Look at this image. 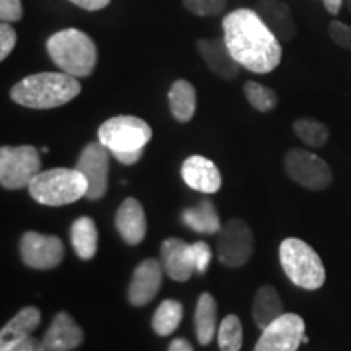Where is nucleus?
Returning a JSON list of instances; mask_svg holds the SVG:
<instances>
[{"instance_id":"30","label":"nucleus","mask_w":351,"mask_h":351,"mask_svg":"<svg viewBox=\"0 0 351 351\" xmlns=\"http://www.w3.org/2000/svg\"><path fill=\"white\" fill-rule=\"evenodd\" d=\"M228 0H182L184 7L197 16H215L225 10Z\"/></svg>"},{"instance_id":"19","label":"nucleus","mask_w":351,"mask_h":351,"mask_svg":"<svg viewBox=\"0 0 351 351\" xmlns=\"http://www.w3.org/2000/svg\"><path fill=\"white\" fill-rule=\"evenodd\" d=\"M256 12L280 41H291L296 36V23L287 3L280 0H258Z\"/></svg>"},{"instance_id":"25","label":"nucleus","mask_w":351,"mask_h":351,"mask_svg":"<svg viewBox=\"0 0 351 351\" xmlns=\"http://www.w3.org/2000/svg\"><path fill=\"white\" fill-rule=\"evenodd\" d=\"M217 301L210 293H204L195 307V333L200 345L207 346L213 340L217 330Z\"/></svg>"},{"instance_id":"13","label":"nucleus","mask_w":351,"mask_h":351,"mask_svg":"<svg viewBox=\"0 0 351 351\" xmlns=\"http://www.w3.org/2000/svg\"><path fill=\"white\" fill-rule=\"evenodd\" d=\"M163 263L156 258H147L138 263L137 269L132 274L127 300L134 307L147 306L155 300L163 285Z\"/></svg>"},{"instance_id":"9","label":"nucleus","mask_w":351,"mask_h":351,"mask_svg":"<svg viewBox=\"0 0 351 351\" xmlns=\"http://www.w3.org/2000/svg\"><path fill=\"white\" fill-rule=\"evenodd\" d=\"M252 252L254 236L247 223L232 218L221 226L217 239V256L223 265L239 269L251 261Z\"/></svg>"},{"instance_id":"32","label":"nucleus","mask_w":351,"mask_h":351,"mask_svg":"<svg viewBox=\"0 0 351 351\" xmlns=\"http://www.w3.org/2000/svg\"><path fill=\"white\" fill-rule=\"evenodd\" d=\"M328 34L333 39L337 46L343 47V49L351 51V26L341 23L339 20H333L328 25Z\"/></svg>"},{"instance_id":"21","label":"nucleus","mask_w":351,"mask_h":351,"mask_svg":"<svg viewBox=\"0 0 351 351\" xmlns=\"http://www.w3.org/2000/svg\"><path fill=\"white\" fill-rule=\"evenodd\" d=\"M285 307L278 291L271 285H263L257 289L252 302V317L258 328H267L271 322L282 317Z\"/></svg>"},{"instance_id":"18","label":"nucleus","mask_w":351,"mask_h":351,"mask_svg":"<svg viewBox=\"0 0 351 351\" xmlns=\"http://www.w3.org/2000/svg\"><path fill=\"white\" fill-rule=\"evenodd\" d=\"M116 230L124 243L137 245L147 236V217L142 204L134 197H129L119 205L116 212Z\"/></svg>"},{"instance_id":"24","label":"nucleus","mask_w":351,"mask_h":351,"mask_svg":"<svg viewBox=\"0 0 351 351\" xmlns=\"http://www.w3.org/2000/svg\"><path fill=\"white\" fill-rule=\"evenodd\" d=\"M182 221L199 234H215L221 230L217 208L210 200H200L195 207L184 210Z\"/></svg>"},{"instance_id":"36","label":"nucleus","mask_w":351,"mask_h":351,"mask_svg":"<svg viewBox=\"0 0 351 351\" xmlns=\"http://www.w3.org/2000/svg\"><path fill=\"white\" fill-rule=\"evenodd\" d=\"M72 3H75L77 7L83 8V10L88 12H96L101 10V8L108 7L111 3V0H70Z\"/></svg>"},{"instance_id":"16","label":"nucleus","mask_w":351,"mask_h":351,"mask_svg":"<svg viewBox=\"0 0 351 351\" xmlns=\"http://www.w3.org/2000/svg\"><path fill=\"white\" fill-rule=\"evenodd\" d=\"M161 263L165 274L174 282H187L195 271L191 244L179 238H168L161 244Z\"/></svg>"},{"instance_id":"4","label":"nucleus","mask_w":351,"mask_h":351,"mask_svg":"<svg viewBox=\"0 0 351 351\" xmlns=\"http://www.w3.org/2000/svg\"><path fill=\"white\" fill-rule=\"evenodd\" d=\"M29 195L47 207H62L83 199L88 182L77 168H54L41 171L28 186Z\"/></svg>"},{"instance_id":"39","label":"nucleus","mask_w":351,"mask_h":351,"mask_svg":"<svg viewBox=\"0 0 351 351\" xmlns=\"http://www.w3.org/2000/svg\"><path fill=\"white\" fill-rule=\"evenodd\" d=\"M322 3L330 15H339L341 5H343V0H322Z\"/></svg>"},{"instance_id":"7","label":"nucleus","mask_w":351,"mask_h":351,"mask_svg":"<svg viewBox=\"0 0 351 351\" xmlns=\"http://www.w3.org/2000/svg\"><path fill=\"white\" fill-rule=\"evenodd\" d=\"M41 173V156L32 145L0 148V182L3 189L19 191L29 186Z\"/></svg>"},{"instance_id":"8","label":"nucleus","mask_w":351,"mask_h":351,"mask_svg":"<svg viewBox=\"0 0 351 351\" xmlns=\"http://www.w3.org/2000/svg\"><path fill=\"white\" fill-rule=\"evenodd\" d=\"M283 166L288 178L307 191H326L333 182V173L327 161L302 148H291L285 153Z\"/></svg>"},{"instance_id":"1","label":"nucleus","mask_w":351,"mask_h":351,"mask_svg":"<svg viewBox=\"0 0 351 351\" xmlns=\"http://www.w3.org/2000/svg\"><path fill=\"white\" fill-rule=\"evenodd\" d=\"M225 43L241 67L254 73H270L282 62L280 39L256 10L238 8L223 20Z\"/></svg>"},{"instance_id":"11","label":"nucleus","mask_w":351,"mask_h":351,"mask_svg":"<svg viewBox=\"0 0 351 351\" xmlns=\"http://www.w3.org/2000/svg\"><path fill=\"white\" fill-rule=\"evenodd\" d=\"M64 243L57 236L28 231L20 239V257L34 270H52L64 261Z\"/></svg>"},{"instance_id":"38","label":"nucleus","mask_w":351,"mask_h":351,"mask_svg":"<svg viewBox=\"0 0 351 351\" xmlns=\"http://www.w3.org/2000/svg\"><path fill=\"white\" fill-rule=\"evenodd\" d=\"M168 351H194V348L186 339H176L171 341Z\"/></svg>"},{"instance_id":"27","label":"nucleus","mask_w":351,"mask_h":351,"mask_svg":"<svg viewBox=\"0 0 351 351\" xmlns=\"http://www.w3.org/2000/svg\"><path fill=\"white\" fill-rule=\"evenodd\" d=\"M293 130L302 143L311 148H324L330 138L328 127L313 117H300L293 122Z\"/></svg>"},{"instance_id":"2","label":"nucleus","mask_w":351,"mask_h":351,"mask_svg":"<svg viewBox=\"0 0 351 351\" xmlns=\"http://www.w3.org/2000/svg\"><path fill=\"white\" fill-rule=\"evenodd\" d=\"M80 91L77 77L65 72H41L16 83L10 90V98L23 108L54 109L75 99Z\"/></svg>"},{"instance_id":"31","label":"nucleus","mask_w":351,"mask_h":351,"mask_svg":"<svg viewBox=\"0 0 351 351\" xmlns=\"http://www.w3.org/2000/svg\"><path fill=\"white\" fill-rule=\"evenodd\" d=\"M191 251H192V258H194L195 271H199V274H205L213 257L212 247H210L207 243H204V241H197V243L191 244Z\"/></svg>"},{"instance_id":"10","label":"nucleus","mask_w":351,"mask_h":351,"mask_svg":"<svg viewBox=\"0 0 351 351\" xmlns=\"http://www.w3.org/2000/svg\"><path fill=\"white\" fill-rule=\"evenodd\" d=\"M306 324L301 315L285 313L269 327L263 328L254 351H298L301 343H307Z\"/></svg>"},{"instance_id":"20","label":"nucleus","mask_w":351,"mask_h":351,"mask_svg":"<svg viewBox=\"0 0 351 351\" xmlns=\"http://www.w3.org/2000/svg\"><path fill=\"white\" fill-rule=\"evenodd\" d=\"M41 324V313L38 307L28 306L23 307L13 319L8 320L0 332V350L7 348L8 345L28 339L33 335Z\"/></svg>"},{"instance_id":"22","label":"nucleus","mask_w":351,"mask_h":351,"mask_svg":"<svg viewBox=\"0 0 351 351\" xmlns=\"http://www.w3.org/2000/svg\"><path fill=\"white\" fill-rule=\"evenodd\" d=\"M70 243L82 261H91L98 251V228L90 217H80L70 226Z\"/></svg>"},{"instance_id":"17","label":"nucleus","mask_w":351,"mask_h":351,"mask_svg":"<svg viewBox=\"0 0 351 351\" xmlns=\"http://www.w3.org/2000/svg\"><path fill=\"white\" fill-rule=\"evenodd\" d=\"M197 49L207 67L221 80H234L238 77L241 65L228 49L225 39H199Z\"/></svg>"},{"instance_id":"35","label":"nucleus","mask_w":351,"mask_h":351,"mask_svg":"<svg viewBox=\"0 0 351 351\" xmlns=\"http://www.w3.org/2000/svg\"><path fill=\"white\" fill-rule=\"evenodd\" d=\"M0 351H46V350H44L43 340L34 339V337H28V339L8 345L7 348H2Z\"/></svg>"},{"instance_id":"29","label":"nucleus","mask_w":351,"mask_h":351,"mask_svg":"<svg viewBox=\"0 0 351 351\" xmlns=\"http://www.w3.org/2000/svg\"><path fill=\"white\" fill-rule=\"evenodd\" d=\"M244 95L249 104L258 112L274 111L278 104V96L271 88L262 85L258 82H247L244 85Z\"/></svg>"},{"instance_id":"34","label":"nucleus","mask_w":351,"mask_h":351,"mask_svg":"<svg viewBox=\"0 0 351 351\" xmlns=\"http://www.w3.org/2000/svg\"><path fill=\"white\" fill-rule=\"evenodd\" d=\"M0 19L5 23H13L23 19L21 0H0Z\"/></svg>"},{"instance_id":"37","label":"nucleus","mask_w":351,"mask_h":351,"mask_svg":"<svg viewBox=\"0 0 351 351\" xmlns=\"http://www.w3.org/2000/svg\"><path fill=\"white\" fill-rule=\"evenodd\" d=\"M143 150H137V152H121V153H112V156L116 158L117 161L125 166L135 165L138 163V160L142 158Z\"/></svg>"},{"instance_id":"14","label":"nucleus","mask_w":351,"mask_h":351,"mask_svg":"<svg viewBox=\"0 0 351 351\" xmlns=\"http://www.w3.org/2000/svg\"><path fill=\"white\" fill-rule=\"evenodd\" d=\"M85 340V333L65 311L56 314L47 332L43 337V345L46 351H72L78 348Z\"/></svg>"},{"instance_id":"40","label":"nucleus","mask_w":351,"mask_h":351,"mask_svg":"<svg viewBox=\"0 0 351 351\" xmlns=\"http://www.w3.org/2000/svg\"><path fill=\"white\" fill-rule=\"evenodd\" d=\"M346 5H348V10L351 12V0H346Z\"/></svg>"},{"instance_id":"6","label":"nucleus","mask_w":351,"mask_h":351,"mask_svg":"<svg viewBox=\"0 0 351 351\" xmlns=\"http://www.w3.org/2000/svg\"><path fill=\"white\" fill-rule=\"evenodd\" d=\"M153 137L152 127L137 116H116L98 129L99 142L112 153L143 150Z\"/></svg>"},{"instance_id":"3","label":"nucleus","mask_w":351,"mask_h":351,"mask_svg":"<svg viewBox=\"0 0 351 351\" xmlns=\"http://www.w3.org/2000/svg\"><path fill=\"white\" fill-rule=\"evenodd\" d=\"M47 54L57 67L77 78L90 77L98 64V47L86 33L75 28L60 29L47 39Z\"/></svg>"},{"instance_id":"33","label":"nucleus","mask_w":351,"mask_h":351,"mask_svg":"<svg viewBox=\"0 0 351 351\" xmlns=\"http://www.w3.org/2000/svg\"><path fill=\"white\" fill-rule=\"evenodd\" d=\"M16 39L19 38H16V32L13 29V26L2 21V25H0V60H5L10 56V52L15 49Z\"/></svg>"},{"instance_id":"5","label":"nucleus","mask_w":351,"mask_h":351,"mask_svg":"<svg viewBox=\"0 0 351 351\" xmlns=\"http://www.w3.org/2000/svg\"><path fill=\"white\" fill-rule=\"evenodd\" d=\"M280 262L289 282L307 291L326 283V267L319 254L300 238H287L280 244Z\"/></svg>"},{"instance_id":"28","label":"nucleus","mask_w":351,"mask_h":351,"mask_svg":"<svg viewBox=\"0 0 351 351\" xmlns=\"http://www.w3.org/2000/svg\"><path fill=\"white\" fill-rule=\"evenodd\" d=\"M218 345L221 351H239L243 346V326L238 315L230 314L218 327Z\"/></svg>"},{"instance_id":"26","label":"nucleus","mask_w":351,"mask_h":351,"mask_svg":"<svg viewBox=\"0 0 351 351\" xmlns=\"http://www.w3.org/2000/svg\"><path fill=\"white\" fill-rule=\"evenodd\" d=\"M184 315V307L176 300H165L158 306L152 319V327L161 337L171 335L179 327Z\"/></svg>"},{"instance_id":"23","label":"nucleus","mask_w":351,"mask_h":351,"mask_svg":"<svg viewBox=\"0 0 351 351\" xmlns=\"http://www.w3.org/2000/svg\"><path fill=\"white\" fill-rule=\"evenodd\" d=\"M169 109L178 122H189L194 117L197 108L195 88L187 80H176L168 93Z\"/></svg>"},{"instance_id":"12","label":"nucleus","mask_w":351,"mask_h":351,"mask_svg":"<svg viewBox=\"0 0 351 351\" xmlns=\"http://www.w3.org/2000/svg\"><path fill=\"white\" fill-rule=\"evenodd\" d=\"M109 152L101 142H91L83 148L75 168L88 182L86 199L101 200L109 186Z\"/></svg>"},{"instance_id":"15","label":"nucleus","mask_w":351,"mask_h":351,"mask_svg":"<svg viewBox=\"0 0 351 351\" xmlns=\"http://www.w3.org/2000/svg\"><path fill=\"white\" fill-rule=\"evenodd\" d=\"M181 176L189 187L202 194H215L221 187L218 166L205 156H189L182 163Z\"/></svg>"}]
</instances>
